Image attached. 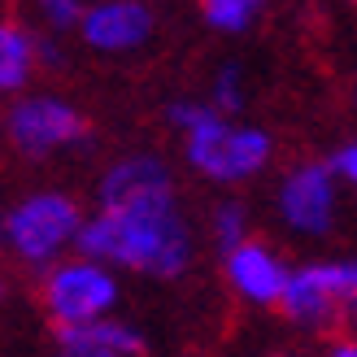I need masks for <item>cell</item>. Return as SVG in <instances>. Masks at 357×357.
I'll list each match as a JSON object with an SVG mask.
<instances>
[{"mask_svg": "<svg viewBox=\"0 0 357 357\" xmlns=\"http://www.w3.org/2000/svg\"><path fill=\"white\" fill-rule=\"evenodd\" d=\"M118 301V279L109 266L100 261H66L48 275L44 283V305L52 314L57 331H70V327H87V323H100L109 318Z\"/></svg>", "mask_w": 357, "mask_h": 357, "instance_id": "cell-4", "label": "cell"}, {"mask_svg": "<svg viewBox=\"0 0 357 357\" xmlns=\"http://www.w3.org/2000/svg\"><path fill=\"white\" fill-rule=\"evenodd\" d=\"M79 253L153 279L188 271L192 227L174 201V174L157 153H131L100 174L96 213L79 231Z\"/></svg>", "mask_w": 357, "mask_h": 357, "instance_id": "cell-1", "label": "cell"}, {"mask_svg": "<svg viewBox=\"0 0 357 357\" xmlns=\"http://www.w3.org/2000/svg\"><path fill=\"white\" fill-rule=\"evenodd\" d=\"M279 218L288 222L296 236H327L335 227V209H340V192H335V170L323 162H301L283 174L279 183Z\"/></svg>", "mask_w": 357, "mask_h": 357, "instance_id": "cell-7", "label": "cell"}, {"mask_svg": "<svg viewBox=\"0 0 357 357\" xmlns=\"http://www.w3.org/2000/svg\"><path fill=\"white\" fill-rule=\"evenodd\" d=\"M227 279L244 301L253 305H283V292H288V279L292 271L275 257L271 244L261 240H248L240 244L236 253H227Z\"/></svg>", "mask_w": 357, "mask_h": 357, "instance_id": "cell-9", "label": "cell"}, {"mask_svg": "<svg viewBox=\"0 0 357 357\" xmlns=\"http://www.w3.org/2000/svg\"><path fill=\"white\" fill-rule=\"evenodd\" d=\"M331 170L340 174V178H349V183L357 188V144H340V149H335V162H331Z\"/></svg>", "mask_w": 357, "mask_h": 357, "instance_id": "cell-16", "label": "cell"}, {"mask_svg": "<svg viewBox=\"0 0 357 357\" xmlns=\"http://www.w3.org/2000/svg\"><path fill=\"white\" fill-rule=\"evenodd\" d=\"M209 231H213V244L222 248V257L253 240V236H248V209L240 201H218V205H213L209 209Z\"/></svg>", "mask_w": 357, "mask_h": 357, "instance_id": "cell-12", "label": "cell"}, {"mask_svg": "<svg viewBox=\"0 0 357 357\" xmlns=\"http://www.w3.org/2000/svg\"><path fill=\"white\" fill-rule=\"evenodd\" d=\"M279 310L301 331H331L340 318H349V266L344 261H314V266L292 271Z\"/></svg>", "mask_w": 357, "mask_h": 357, "instance_id": "cell-5", "label": "cell"}, {"mask_svg": "<svg viewBox=\"0 0 357 357\" xmlns=\"http://www.w3.org/2000/svg\"><path fill=\"white\" fill-rule=\"evenodd\" d=\"M0 296H5V279H0Z\"/></svg>", "mask_w": 357, "mask_h": 357, "instance_id": "cell-20", "label": "cell"}, {"mask_svg": "<svg viewBox=\"0 0 357 357\" xmlns=\"http://www.w3.org/2000/svg\"><path fill=\"white\" fill-rule=\"evenodd\" d=\"M57 340L61 344H96V349H109L118 357H144L149 353V340L131 323H122V318H100V323H87V327L57 331Z\"/></svg>", "mask_w": 357, "mask_h": 357, "instance_id": "cell-10", "label": "cell"}, {"mask_svg": "<svg viewBox=\"0 0 357 357\" xmlns=\"http://www.w3.org/2000/svg\"><path fill=\"white\" fill-rule=\"evenodd\" d=\"M40 13H44V22H52L57 31H70V26H83V5H75V0H44L40 5Z\"/></svg>", "mask_w": 357, "mask_h": 357, "instance_id": "cell-15", "label": "cell"}, {"mask_svg": "<svg viewBox=\"0 0 357 357\" xmlns=\"http://www.w3.org/2000/svg\"><path fill=\"white\" fill-rule=\"evenodd\" d=\"M83 44L96 52H135L153 35V9L139 0H100L83 13Z\"/></svg>", "mask_w": 357, "mask_h": 357, "instance_id": "cell-8", "label": "cell"}, {"mask_svg": "<svg viewBox=\"0 0 357 357\" xmlns=\"http://www.w3.org/2000/svg\"><path fill=\"white\" fill-rule=\"evenodd\" d=\"M209 105H213L222 118L244 109V83H240V66H236V61L218 66V75H213V92H209Z\"/></svg>", "mask_w": 357, "mask_h": 357, "instance_id": "cell-14", "label": "cell"}, {"mask_svg": "<svg viewBox=\"0 0 357 357\" xmlns=\"http://www.w3.org/2000/svg\"><path fill=\"white\" fill-rule=\"evenodd\" d=\"M35 57H40V44L17 22H0V92H17L31 79Z\"/></svg>", "mask_w": 357, "mask_h": 357, "instance_id": "cell-11", "label": "cell"}, {"mask_svg": "<svg viewBox=\"0 0 357 357\" xmlns=\"http://www.w3.org/2000/svg\"><path fill=\"white\" fill-rule=\"evenodd\" d=\"M9 144L26 157H48L52 149L83 144L87 139V118L57 96H26L9 109Z\"/></svg>", "mask_w": 357, "mask_h": 357, "instance_id": "cell-6", "label": "cell"}, {"mask_svg": "<svg viewBox=\"0 0 357 357\" xmlns=\"http://www.w3.org/2000/svg\"><path fill=\"white\" fill-rule=\"evenodd\" d=\"M166 118L174 131H183L188 166L201 170L205 178H213V183H244L275 153L271 135L261 127H236L213 105H201V100H174L166 109Z\"/></svg>", "mask_w": 357, "mask_h": 357, "instance_id": "cell-2", "label": "cell"}, {"mask_svg": "<svg viewBox=\"0 0 357 357\" xmlns=\"http://www.w3.org/2000/svg\"><path fill=\"white\" fill-rule=\"evenodd\" d=\"M57 357H118V353L96 349V344H61V353H57Z\"/></svg>", "mask_w": 357, "mask_h": 357, "instance_id": "cell-17", "label": "cell"}, {"mask_svg": "<svg viewBox=\"0 0 357 357\" xmlns=\"http://www.w3.org/2000/svg\"><path fill=\"white\" fill-rule=\"evenodd\" d=\"M201 13H205V22L213 26V31H222V35H240V31H248L257 22V5L253 0H205L201 5Z\"/></svg>", "mask_w": 357, "mask_h": 357, "instance_id": "cell-13", "label": "cell"}, {"mask_svg": "<svg viewBox=\"0 0 357 357\" xmlns=\"http://www.w3.org/2000/svg\"><path fill=\"white\" fill-rule=\"evenodd\" d=\"M344 266H349V323H353V331H357V257L344 261Z\"/></svg>", "mask_w": 357, "mask_h": 357, "instance_id": "cell-18", "label": "cell"}, {"mask_svg": "<svg viewBox=\"0 0 357 357\" xmlns=\"http://www.w3.org/2000/svg\"><path fill=\"white\" fill-rule=\"evenodd\" d=\"M327 357H357V340H344V344H335Z\"/></svg>", "mask_w": 357, "mask_h": 357, "instance_id": "cell-19", "label": "cell"}, {"mask_svg": "<svg viewBox=\"0 0 357 357\" xmlns=\"http://www.w3.org/2000/svg\"><path fill=\"white\" fill-rule=\"evenodd\" d=\"M83 209L75 196L66 192H35L22 196L9 213H5V244L13 248L26 266H48L61 248L83 231Z\"/></svg>", "mask_w": 357, "mask_h": 357, "instance_id": "cell-3", "label": "cell"}]
</instances>
